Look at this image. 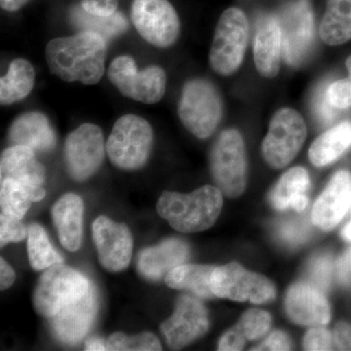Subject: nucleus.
I'll return each mask as SVG.
<instances>
[{
    "instance_id": "39448f33",
    "label": "nucleus",
    "mask_w": 351,
    "mask_h": 351,
    "mask_svg": "<svg viewBox=\"0 0 351 351\" xmlns=\"http://www.w3.org/2000/svg\"><path fill=\"white\" fill-rule=\"evenodd\" d=\"M210 168L217 188L228 198L243 195L247 184V158L243 137L237 129L219 134L210 154Z\"/></svg>"
},
{
    "instance_id": "37998d69",
    "label": "nucleus",
    "mask_w": 351,
    "mask_h": 351,
    "mask_svg": "<svg viewBox=\"0 0 351 351\" xmlns=\"http://www.w3.org/2000/svg\"><path fill=\"white\" fill-rule=\"evenodd\" d=\"M335 346L339 350H351V325L339 322L335 327Z\"/></svg>"
},
{
    "instance_id": "6e6552de",
    "label": "nucleus",
    "mask_w": 351,
    "mask_h": 351,
    "mask_svg": "<svg viewBox=\"0 0 351 351\" xmlns=\"http://www.w3.org/2000/svg\"><path fill=\"white\" fill-rule=\"evenodd\" d=\"M306 137V124L302 115L294 108H280L270 120L269 132L263 138V159L274 169L285 168L301 151Z\"/></svg>"
},
{
    "instance_id": "f704fd0d",
    "label": "nucleus",
    "mask_w": 351,
    "mask_h": 351,
    "mask_svg": "<svg viewBox=\"0 0 351 351\" xmlns=\"http://www.w3.org/2000/svg\"><path fill=\"white\" fill-rule=\"evenodd\" d=\"M308 282L320 289L323 292L329 290L334 274V263L329 255H318L311 261L307 269Z\"/></svg>"
},
{
    "instance_id": "f03ea898",
    "label": "nucleus",
    "mask_w": 351,
    "mask_h": 351,
    "mask_svg": "<svg viewBox=\"0 0 351 351\" xmlns=\"http://www.w3.org/2000/svg\"><path fill=\"white\" fill-rule=\"evenodd\" d=\"M223 204V193L219 189L204 186L189 195L164 191L156 208L159 216L174 230L195 233L206 230L216 223Z\"/></svg>"
},
{
    "instance_id": "e433bc0d",
    "label": "nucleus",
    "mask_w": 351,
    "mask_h": 351,
    "mask_svg": "<svg viewBox=\"0 0 351 351\" xmlns=\"http://www.w3.org/2000/svg\"><path fill=\"white\" fill-rule=\"evenodd\" d=\"M328 101L337 108H351V77L332 82L326 91Z\"/></svg>"
},
{
    "instance_id": "473e14b6",
    "label": "nucleus",
    "mask_w": 351,
    "mask_h": 351,
    "mask_svg": "<svg viewBox=\"0 0 351 351\" xmlns=\"http://www.w3.org/2000/svg\"><path fill=\"white\" fill-rule=\"evenodd\" d=\"M108 350L113 351H157L162 346L156 335L143 332L137 336H126L123 332H114L107 339Z\"/></svg>"
},
{
    "instance_id": "c85d7f7f",
    "label": "nucleus",
    "mask_w": 351,
    "mask_h": 351,
    "mask_svg": "<svg viewBox=\"0 0 351 351\" xmlns=\"http://www.w3.org/2000/svg\"><path fill=\"white\" fill-rule=\"evenodd\" d=\"M45 195L43 186L31 188L15 180H2L0 184L1 212L13 218L22 219L31 208L32 202L43 199Z\"/></svg>"
},
{
    "instance_id": "09e8293b",
    "label": "nucleus",
    "mask_w": 351,
    "mask_h": 351,
    "mask_svg": "<svg viewBox=\"0 0 351 351\" xmlns=\"http://www.w3.org/2000/svg\"><path fill=\"white\" fill-rule=\"evenodd\" d=\"M346 69H348V76L351 77V56L348 57V59H346Z\"/></svg>"
},
{
    "instance_id": "4468645a",
    "label": "nucleus",
    "mask_w": 351,
    "mask_h": 351,
    "mask_svg": "<svg viewBox=\"0 0 351 351\" xmlns=\"http://www.w3.org/2000/svg\"><path fill=\"white\" fill-rule=\"evenodd\" d=\"M92 235L104 269L119 272L129 267L133 254V237L125 223H115L106 216L99 217L92 226Z\"/></svg>"
},
{
    "instance_id": "a211bd4d",
    "label": "nucleus",
    "mask_w": 351,
    "mask_h": 351,
    "mask_svg": "<svg viewBox=\"0 0 351 351\" xmlns=\"http://www.w3.org/2000/svg\"><path fill=\"white\" fill-rule=\"evenodd\" d=\"M189 257V247L180 239L164 240L156 246L145 248L138 253V270L145 278L159 281L175 267L184 263Z\"/></svg>"
},
{
    "instance_id": "cd10ccee",
    "label": "nucleus",
    "mask_w": 351,
    "mask_h": 351,
    "mask_svg": "<svg viewBox=\"0 0 351 351\" xmlns=\"http://www.w3.org/2000/svg\"><path fill=\"white\" fill-rule=\"evenodd\" d=\"M213 265H182L171 270L165 276L166 285L175 290H188L198 298L212 299L215 297L211 289Z\"/></svg>"
},
{
    "instance_id": "f3484780",
    "label": "nucleus",
    "mask_w": 351,
    "mask_h": 351,
    "mask_svg": "<svg viewBox=\"0 0 351 351\" xmlns=\"http://www.w3.org/2000/svg\"><path fill=\"white\" fill-rule=\"evenodd\" d=\"M351 206V175L339 171L314 203L311 221L322 230H331L341 223Z\"/></svg>"
},
{
    "instance_id": "9d476101",
    "label": "nucleus",
    "mask_w": 351,
    "mask_h": 351,
    "mask_svg": "<svg viewBox=\"0 0 351 351\" xmlns=\"http://www.w3.org/2000/svg\"><path fill=\"white\" fill-rule=\"evenodd\" d=\"M108 76L120 93L134 101L151 105L158 103L165 94L167 77L164 69L152 66L140 71L130 56L115 58Z\"/></svg>"
},
{
    "instance_id": "c756f323",
    "label": "nucleus",
    "mask_w": 351,
    "mask_h": 351,
    "mask_svg": "<svg viewBox=\"0 0 351 351\" xmlns=\"http://www.w3.org/2000/svg\"><path fill=\"white\" fill-rule=\"evenodd\" d=\"M69 18L80 32H95L107 41L124 34L128 29L126 18L119 12L110 17H101L87 13L82 6H75L69 12Z\"/></svg>"
},
{
    "instance_id": "0eeeda50",
    "label": "nucleus",
    "mask_w": 351,
    "mask_h": 351,
    "mask_svg": "<svg viewBox=\"0 0 351 351\" xmlns=\"http://www.w3.org/2000/svg\"><path fill=\"white\" fill-rule=\"evenodd\" d=\"M91 284L86 276L64 263L51 265L44 269L34 289V309L39 315L51 318L62 307L86 294Z\"/></svg>"
},
{
    "instance_id": "2eb2a0df",
    "label": "nucleus",
    "mask_w": 351,
    "mask_h": 351,
    "mask_svg": "<svg viewBox=\"0 0 351 351\" xmlns=\"http://www.w3.org/2000/svg\"><path fill=\"white\" fill-rule=\"evenodd\" d=\"M98 294L91 284L86 294L66 304L50 318L51 328L62 343L75 345L88 334L98 313Z\"/></svg>"
},
{
    "instance_id": "4be33fe9",
    "label": "nucleus",
    "mask_w": 351,
    "mask_h": 351,
    "mask_svg": "<svg viewBox=\"0 0 351 351\" xmlns=\"http://www.w3.org/2000/svg\"><path fill=\"white\" fill-rule=\"evenodd\" d=\"M0 176L27 186H40L45 181V169L36 158L34 149L25 145H12L1 154Z\"/></svg>"
},
{
    "instance_id": "9b49d317",
    "label": "nucleus",
    "mask_w": 351,
    "mask_h": 351,
    "mask_svg": "<svg viewBox=\"0 0 351 351\" xmlns=\"http://www.w3.org/2000/svg\"><path fill=\"white\" fill-rule=\"evenodd\" d=\"M131 20L140 36L156 47H170L179 38V16L168 0H133Z\"/></svg>"
},
{
    "instance_id": "423d86ee",
    "label": "nucleus",
    "mask_w": 351,
    "mask_h": 351,
    "mask_svg": "<svg viewBox=\"0 0 351 351\" xmlns=\"http://www.w3.org/2000/svg\"><path fill=\"white\" fill-rule=\"evenodd\" d=\"M178 114L195 137L209 138L223 117V101L218 90L207 80H189L182 88Z\"/></svg>"
},
{
    "instance_id": "dca6fc26",
    "label": "nucleus",
    "mask_w": 351,
    "mask_h": 351,
    "mask_svg": "<svg viewBox=\"0 0 351 351\" xmlns=\"http://www.w3.org/2000/svg\"><path fill=\"white\" fill-rule=\"evenodd\" d=\"M284 304L288 317L295 324L324 326L331 320V306L324 292L308 281L293 284Z\"/></svg>"
},
{
    "instance_id": "a878e982",
    "label": "nucleus",
    "mask_w": 351,
    "mask_h": 351,
    "mask_svg": "<svg viewBox=\"0 0 351 351\" xmlns=\"http://www.w3.org/2000/svg\"><path fill=\"white\" fill-rule=\"evenodd\" d=\"M319 34L328 45L338 46L351 39V0H327Z\"/></svg>"
},
{
    "instance_id": "ea45409f",
    "label": "nucleus",
    "mask_w": 351,
    "mask_h": 351,
    "mask_svg": "<svg viewBox=\"0 0 351 351\" xmlns=\"http://www.w3.org/2000/svg\"><path fill=\"white\" fill-rule=\"evenodd\" d=\"M292 343L287 334L282 331H274L261 345L252 350H291Z\"/></svg>"
},
{
    "instance_id": "7ed1b4c3",
    "label": "nucleus",
    "mask_w": 351,
    "mask_h": 351,
    "mask_svg": "<svg viewBox=\"0 0 351 351\" xmlns=\"http://www.w3.org/2000/svg\"><path fill=\"white\" fill-rule=\"evenodd\" d=\"M154 132L143 117L126 114L120 117L108 138L107 154L110 162L119 169H140L151 154Z\"/></svg>"
},
{
    "instance_id": "b1692460",
    "label": "nucleus",
    "mask_w": 351,
    "mask_h": 351,
    "mask_svg": "<svg viewBox=\"0 0 351 351\" xmlns=\"http://www.w3.org/2000/svg\"><path fill=\"white\" fill-rule=\"evenodd\" d=\"M311 188V177L304 167L291 168L284 173L269 193V202L278 211L293 209L302 212L308 205L306 193Z\"/></svg>"
},
{
    "instance_id": "4c0bfd02",
    "label": "nucleus",
    "mask_w": 351,
    "mask_h": 351,
    "mask_svg": "<svg viewBox=\"0 0 351 351\" xmlns=\"http://www.w3.org/2000/svg\"><path fill=\"white\" fill-rule=\"evenodd\" d=\"M302 346L306 350H332L334 336L322 326L313 327L304 336Z\"/></svg>"
},
{
    "instance_id": "20e7f679",
    "label": "nucleus",
    "mask_w": 351,
    "mask_h": 351,
    "mask_svg": "<svg viewBox=\"0 0 351 351\" xmlns=\"http://www.w3.org/2000/svg\"><path fill=\"white\" fill-rule=\"evenodd\" d=\"M249 38V21L237 7H230L221 14L210 50L209 61L215 73L233 75L241 66Z\"/></svg>"
},
{
    "instance_id": "f8f14e48",
    "label": "nucleus",
    "mask_w": 351,
    "mask_h": 351,
    "mask_svg": "<svg viewBox=\"0 0 351 351\" xmlns=\"http://www.w3.org/2000/svg\"><path fill=\"white\" fill-rule=\"evenodd\" d=\"M105 157L103 131L85 123L71 132L64 143V159L71 179L84 182L100 169Z\"/></svg>"
},
{
    "instance_id": "7c9ffc66",
    "label": "nucleus",
    "mask_w": 351,
    "mask_h": 351,
    "mask_svg": "<svg viewBox=\"0 0 351 351\" xmlns=\"http://www.w3.org/2000/svg\"><path fill=\"white\" fill-rule=\"evenodd\" d=\"M27 254L29 263L36 271L64 263V258L51 245L45 230L38 223L27 228Z\"/></svg>"
},
{
    "instance_id": "f257e3e1",
    "label": "nucleus",
    "mask_w": 351,
    "mask_h": 351,
    "mask_svg": "<svg viewBox=\"0 0 351 351\" xmlns=\"http://www.w3.org/2000/svg\"><path fill=\"white\" fill-rule=\"evenodd\" d=\"M107 40L91 32L52 39L45 59L51 73L66 82L97 84L105 73Z\"/></svg>"
},
{
    "instance_id": "5701e85b",
    "label": "nucleus",
    "mask_w": 351,
    "mask_h": 351,
    "mask_svg": "<svg viewBox=\"0 0 351 351\" xmlns=\"http://www.w3.org/2000/svg\"><path fill=\"white\" fill-rule=\"evenodd\" d=\"M282 52L285 61L298 66L306 58L313 38V20L311 11L299 9L280 25Z\"/></svg>"
},
{
    "instance_id": "a19ab883",
    "label": "nucleus",
    "mask_w": 351,
    "mask_h": 351,
    "mask_svg": "<svg viewBox=\"0 0 351 351\" xmlns=\"http://www.w3.org/2000/svg\"><path fill=\"white\" fill-rule=\"evenodd\" d=\"M246 341L235 331L234 328L228 330L223 335L219 341L218 350L219 351H237L244 348Z\"/></svg>"
},
{
    "instance_id": "79ce46f5",
    "label": "nucleus",
    "mask_w": 351,
    "mask_h": 351,
    "mask_svg": "<svg viewBox=\"0 0 351 351\" xmlns=\"http://www.w3.org/2000/svg\"><path fill=\"white\" fill-rule=\"evenodd\" d=\"M337 278L341 285L351 284V247L339 258L335 265Z\"/></svg>"
},
{
    "instance_id": "ddd939ff",
    "label": "nucleus",
    "mask_w": 351,
    "mask_h": 351,
    "mask_svg": "<svg viewBox=\"0 0 351 351\" xmlns=\"http://www.w3.org/2000/svg\"><path fill=\"white\" fill-rule=\"evenodd\" d=\"M209 317L205 306L196 298L182 295L176 304L174 313L161 324L166 343L173 350L191 345L206 334Z\"/></svg>"
},
{
    "instance_id": "412c9836",
    "label": "nucleus",
    "mask_w": 351,
    "mask_h": 351,
    "mask_svg": "<svg viewBox=\"0 0 351 351\" xmlns=\"http://www.w3.org/2000/svg\"><path fill=\"white\" fill-rule=\"evenodd\" d=\"M84 204L80 196L66 193L53 205L51 210L62 246L71 252L82 246Z\"/></svg>"
},
{
    "instance_id": "393cba45",
    "label": "nucleus",
    "mask_w": 351,
    "mask_h": 351,
    "mask_svg": "<svg viewBox=\"0 0 351 351\" xmlns=\"http://www.w3.org/2000/svg\"><path fill=\"white\" fill-rule=\"evenodd\" d=\"M351 147V122L345 121L332 127L314 140L308 158L315 167L329 165Z\"/></svg>"
},
{
    "instance_id": "c9c22d12",
    "label": "nucleus",
    "mask_w": 351,
    "mask_h": 351,
    "mask_svg": "<svg viewBox=\"0 0 351 351\" xmlns=\"http://www.w3.org/2000/svg\"><path fill=\"white\" fill-rule=\"evenodd\" d=\"M27 237V228L24 223H21V219L13 218L1 213L0 216V245L1 247L11 242L23 241Z\"/></svg>"
},
{
    "instance_id": "a18cd8bd",
    "label": "nucleus",
    "mask_w": 351,
    "mask_h": 351,
    "mask_svg": "<svg viewBox=\"0 0 351 351\" xmlns=\"http://www.w3.org/2000/svg\"><path fill=\"white\" fill-rule=\"evenodd\" d=\"M29 0H0V6L8 12H16L23 8Z\"/></svg>"
},
{
    "instance_id": "aec40b11",
    "label": "nucleus",
    "mask_w": 351,
    "mask_h": 351,
    "mask_svg": "<svg viewBox=\"0 0 351 351\" xmlns=\"http://www.w3.org/2000/svg\"><path fill=\"white\" fill-rule=\"evenodd\" d=\"M282 34L280 24L274 18L262 20L254 38V62L261 75L274 78L280 69Z\"/></svg>"
},
{
    "instance_id": "bb28decb",
    "label": "nucleus",
    "mask_w": 351,
    "mask_h": 351,
    "mask_svg": "<svg viewBox=\"0 0 351 351\" xmlns=\"http://www.w3.org/2000/svg\"><path fill=\"white\" fill-rule=\"evenodd\" d=\"M36 82V71L27 60H13L8 73L0 80V101L2 106L22 101L29 93Z\"/></svg>"
},
{
    "instance_id": "72a5a7b5",
    "label": "nucleus",
    "mask_w": 351,
    "mask_h": 351,
    "mask_svg": "<svg viewBox=\"0 0 351 351\" xmlns=\"http://www.w3.org/2000/svg\"><path fill=\"white\" fill-rule=\"evenodd\" d=\"M311 226L304 219H287L277 225L276 235L287 246H300L308 239Z\"/></svg>"
},
{
    "instance_id": "1a4fd4ad",
    "label": "nucleus",
    "mask_w": 351,
    "mask_h": 351,
    "mask_svg": "<svg viewBox=\"0 0 351 351\" xmlns=\"http://www.w3.org/2000/svg\"><path fill=\"white\" fill-rule=\"evenodd\" d=\"M211 289L215 297L255 304H267L276 297V286L267 277L249 271L234 262L215 267Z\"/></svg>"
},
{
    "instance_id": "6ab92c4d",
    "label": "nucleus",
    "mask_w": 351,
    "mask_h": 351,
    "mask_svg": "<svg viewBox=\"0 0 351 351\" xmlns=\"http://www.w3.org/2000/svg\"><path fill=\"white\" fill-rule=\"evenodd\" d=\"M8 138L13 145H25L43 152L52 151L57 144L56 133L49 119L38 112L24 113L14 120Z\"/></svg>"
},
{
    "instance_id": "2f4dec72",
    "label": "nucleus",
    "mask_w": 351,
    "mask_h": 351,
    "mask_svg": "<svg viewBox=\"0 0 351 351\" xmlns=\"http://www.w3.org/2000/svg\"><path fill=\"white\" fill-rule=\"evenodd\" d=\"M271 326V316L267 311L252 308L241 316L234 330L245 341H256L267 334Z\"/></svg>"
},
{
    "instance_id": "de8ad7c7",
    "label": "nucleus",
    "mask_w": 351,
    "mask_h": 351,
    "mask_svg": "<svg viewBox=\"0 0 351 351\" xmlns=\"http://www.w3.org/2000/svg\"><path fill=\"white\" fill-rule=\"evenodd\" d=\"M343 239L351 241V221L343 228V232H341Z\"/></svg>"
},
{
    "instance_id": "c03bdc74",
    "label": "nucleus",
    "mask_w": 351,
    "mask_h": 351,
    "mask_svg": "<svg viewBox=\"0 0 351 351\" xmlns=\"http://www.w3.org/2000/svg\"><path fill=\"white\" fill-rule=\"evenodd\" d=\"M15 281V272L3 258H0V289L2 291L10 287Z\"/></svg>"
},
{
    "instance_id": "58836bf2",
    "label": "nucleus",
    "mask_w": 351,
    "mask_h": 351,
    "mask_svg": "<svg viewBox=\"0 0 351 351\" xmlns=\"http://www.w3.org/2000/svg\"><path fill=\"white\" fill-rule=\"evenodd\" d=\"M80 6L91 15L110 17L117 13L119 0H82Z\"/></svg>"
},
{
    "instance_id": "49530a36",
    "label": "nucleus",
    "mask_w": 351,
    "mask_h": 351,
    "mask_svg": "<svg viewBox=\"0 0 351 351\" xmlns=\"http://www.w3.org/2000/svg\"><path fill=\"white\" fill-rule=\"evenodd\" d=\"M85 350L87 351H101L108 350L107 341L101 338H91L88 339L85 343Z\"/></svg>"
}]
</instances>
